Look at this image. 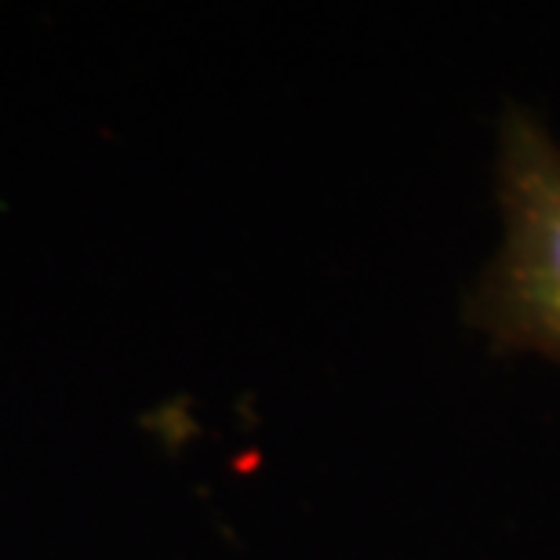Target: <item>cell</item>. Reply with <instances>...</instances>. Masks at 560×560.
Here are the masks:
<instances>
[{
  "instance_id": "cell-1",
  "label": "cell",
  "mask_w": 560,
  "mask_h": 560,
  "mask_svg": "<svg viewBox=\"0 0 560 560\" xmlns=\"http://www.w3.org/2000/svg\"><path fill=\"white\" fill-rule=\"evenodd\" d=\"M495 197L502 237L466 317L499 350L560 364V142L521 106L499 125Z\"/></svg>"
}]
</instances>
